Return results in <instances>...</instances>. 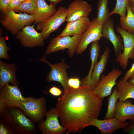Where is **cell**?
<instances>
[{
    "label": "cell",
    "mask_w": 134,
    "mask_h": 134,
    "mask_svg": "<svg viewBox=\"0 0 134 134\" xmlns=\"http://www.w3.org/2000/svg\"><path fill=\"white\" fill-rule=\"evenodd\" d=\"M103 99L95 95L87 86L70 87L59 98L55 108L66 134L80 133L98 119Z\"/></svg>",
    "instance_id": "obj_1"
},
{
    "label": "cell",
    "mask_w": 134,
    "mask_h": 134,
    "mask_svg": "<svg viewBox=\"0 0 134 134\" xmlns=\"http://www.w3.org/2000/svg\"><path fill=\"white\" fill-rule=\"evenodd\" d=\"M0 20L1 26L13 35H16L24 28L34 22V16L25 13H17L13 10L4 13Z\"/></svg>",
    "instance_id": "obj_2"
},
{
    "label": "cell",
    "mask_w": 134,
    "mask_h": 134,
    "mask_svg": "<svg viewBox=\"0 0 134 134\" xmlns=\"http://www.w3.org/2000/svg\"><path fill=\"white\" fill-rule=\"evenodd\" d=\"M82 34L72 36H57L52 38L48 45L45 53V55L59 51L68 49L69 57H72L76 52L77 47Z\"/></svg>",
    "instance_id": "obj_3"
},
{
    "label": "cell",
    "mask_w": 134,
    "mask_h": 134,
    "mask_svg": "<svg viewBox=\"0 0 134 134\" xmlns=\"http://www.w3.org/2000/svg\"><path fill=\"white\" fill-rule=\"evenodd\" d=\"M67 8L60 6L56 13L45 21L37 24L36 29L41 32L44 40L47 39L50 34L57 30L65 21Z\"/></svg>",
    "instance_id": "obj_4"
},
{
    "label": "cell",
    "mask_w": 134,
    "mask_h": 134,
    "mask_svg": "<svg viewBox=\"0 0 134 134\" xmlns=\"http://www.w3.org/2000/svg\"><path fill=\"white\" fill-rule=\"evenodd\" d=\"M36 60L43 62L48 64L50 67L51 70L47 74L46 79L47 81H56L59 82L63 87L64 91L69 88L68 81L69 79L67 69L70 66L66 63L65 60L62 59L60 62L54 64H50L46 60L45 55Z\"/></svg>",
    "instance_id": "obj_5"
},
{
    "label": "cell",
    "mask_w": 134,
    "mask_h": 134,
    "mask_svg": "<svg viewBox=\"0 0 134 134\" xmlns=\"http://www.w3.org/2000/svg\"><path fill=\"white\" fill-rule=\"evenodd\" d=\"M103 24L100 23L96 18L91 21L86 31L82 34L77 45L76 52V54L83 53L91 43L98 41L103 37L102 29Z\"/></svg>",
    "instance_id": "obj_6"
},
{
    "label": "cell",
    "mask_w": 134,
    "mask_h": 134,
    "mask_svg": "<svg viewBox=\"0 0 134 134\" xmlns=\"http://www.w3.org/2000/svg\"><path fill=\"white\" fill-rule=\"evenodd\" d=\"M34 27V25L26 26L16 35V39L23 47L33 48L44 45L41 32H37Z\"/></svg>",
    "instance_id": "obj_7"
},
{
    "label": "cell",
    "mask_w": 134,
    "mask_h": 134,
    "mask_svg": "<svg viewBox=\"0 0 134 134\" xmlns=\"http://www.w3.org/2000/svg\"><path fill=\"white\" fill-rule=\"evenodd\" d=\"M122 73L121 70L114 68L106 75H102L92 90L93 93L103 100L110 95L113 88L116 84L117 79Z\"/></svg>",
    "instance_id": "obj_8"
},
{
    "label": "cell",
    "mask_w": 134,
    "mask_h": 134,
    "mask_svg": "<svg viewBox=\"0 0 134 134\" xmlns=\"http://www.w3.org/2000/svg\"><path fill=\"white\" fill-rule=\"evenodd\" d=\"M116 30L122 38L124 48L123 52L116 56V61L125 69L129 60L134 59V35L123 30L118 25L116 26Z\"/></svg>",
    "instance_id": "obj_9"
},
{
    "label": "cell",
    "mask_w": 134,
    "mask_h": 134,
    "mask_svg": "<svg viewBox=\"0 0 134 134\" xmlns=\"http://www.w3.org/2000/svg\"><path fill=\"white\" fill-rule=\"evenodd\" d=\"M0 89V103L5 107H17L25 100L17 86H11L7 83Z\"/></svg>",
    "instance_id": "obj_10"
},
{
    "label": "cell",
    "mask_w": 134,
    "mask_h": 134,
    "mask_svg": "<svg viewBox=\"0 0 134 134\" xmlns=\"http://www.w3.org/2000/svg\"><path fill=\"white\" fill-rule=\"evenodd\" d=\"M17 107L22 109L35 120L41 119L45 112V101L43 98L36 99L30 98H25L23 101Z\"/></svg>",
    "instance_id": "obj_11"
},
{
    "label": "cell",
    "mask_w": 134,
    "mask_h": 134,
    "mask_svg": "<svg viewBox=\"0 0 134 134\" xmlns=\"http://www.w3.org/2000/svg\"><path fill=\"white\" fill-rule=\"evenodd\" d=\"M46 118L39 125V128L43 133L47 134H62L67 130L59 124L57 112L55 108L50 109L46 113Z\"/></svg>",
    "instance_id": "obj_12"
},
{
    "label": "cell",
    "mask_w": 134,
    "mask_h": 134,
    "mask_svg": "<svg viewBox=\"0 0 134 134\" xmlns=\"http://www.w3.org/2000/svg\"><path fill=\"white\" fill-rule=\"evenodd\" d=\"M91 5L83 0H74L67 8L66 21H75L82 17H88L92 11Z\"/></svg>",
    "instance_id": "obj_13"
},
{
    "label": "cell",
    "mask_w": 134,
    "mask_h": 134,
    "mask_svg": "<svg viewBox=\"0 0 134 134\" xmlns=\"http://www.w3.org/2000/svg\"><path fill=\"white\" fill-rule=\"evenodd\" d=\"M102 33L103 37L112 44L116 56L122 53L124 48L122 38L116 34L113 20L109 17L103 24Z\"/></svg>",
    "instance_id": "obj_14"
},
{
    "label": "cell",
    "mask_w": 134,
    "mask_h": 134,
    "mask_svg": "<svg viewBox=\"0 0 134 134\" xmlns=\"http://www.w3.org/2000/svg\"><path fill=\"white\" fill-rule=\"evenodd\" d=\"M130 124V122H122L114 117L103 120L94 119L90 122V126L96 127L102 134H111L117 130L125 128Z\"/></svg>",
    "instance_id": "obj_15"
},
{
    "label": "cell",
    "mask_w": 134,
    "mask_h": 134,
    "mask_svg": "<svg viewBox=\"0 0 134 134\" xmlns=\"http://www.w3.org/2000/svg\"><path fill=\"white\" fill-rule=\"evenodd\" d=\"M110 52L109 48L106 47L99 61L94 65L89 80L83 86H87L93 90L100 80V75L105 69Z\"/></svg>",
    "instance_id": "obj_16"
},
{
    "label": "cell",
    "mask_w": 134,
    "mask_h": 134,
    "mask_svg": "<svg viewBox=\"0 0 134 134\" xmlns=\"http://www.w3.org/2000/svg\"><path fill=\"white\" fill-rule=\"evenodd\" d=\"M91 21L89 17H87L67 22L65 28L57 36H72L82 34L88 28Z\"/></svg>",
    "instance_id": "obj_17"
},
{
    "label": "cell",
    "mask_w": 134,
    "mask_h": 134,
    "mask_svg": "<svg viewBox=\"0 0 134 134\" xmlns=\"http://www.w3.org/2000/svg\"><path fill=\"white\" fill-rule=\"evenodd\" d=\"M56 4L52 3L48 5L44 0H38L37 7L34 15L35 24L44 22L56 12Z\"/></svg>",
    "instance_id": "obj_18"
},
{
    "label": "cell",
    "mask_w": 134,
    "mask_h": 134,
    "mask_svg": "<svg viewBox=\"0 0 134 134\" xmlns=\"http://www.w3.org/2000/svg\"><path fill=\"white\" fill-rule=\"evenodd\" d=\"M18 67L15 64L5 63L0 60V88L11 82L14 85L18 84L15 74Z\"/></svg>",
    "instance_id": "obj_19"
},
{
    "label": "cell",
    "mask_w": 134,
    "mask_h": 134,
    "mask_svg": "<svg viewBox=\"0 0 134 134\" xmlns=\"http://www.w3.org/2000/svg\"><path fill=\"white\" fill-rule=\"evenodd\" d=\"M114 118L122 122L134 119V104L127 99L117 101L115 105Z\"/></svg>",
    "instance_id": "obj_20"
},
{
    "label": "cell",
    "mask_w": 134,
    "mask_h": 134,
    "mask_svg": "<svg viewBox=\"0 0 134 134\" xmlns=\"http://www.w3.org/2000/svg\"><path fill=\"white\" fill-rule=\"evenodd\" d=\"M116 85L119 100L124 101L129 99H134V85L122 79L118 81Z\"/></svg>",
    "instance_id": "obj_21"
},
{
    "label": "cell",
    "mask_w": 134,
    "mask_h": 134,
    "mask_svg": "<svg viewBox=\"0 0 134 134\" xmlns=\"http://www.w3.org/2000/svg\"><path fill=\"white\" fill-rule=\"evenodd\" d=\"M127 14L124 17H120V27L128 32L134 35V13L129 2L126 8Z\"/></svg>",
    "instance_id": "obj_22"
},
{
    "label": "cell",
    "mask_w": 134,
    "mask_h": 134,
    "mask_svg": "<svg viewBox=\"0 0 134 134\" xmlns=\"http://www.w3.org/2000/svg\"><path fill=\"white\" fill-rule=\"evenodd\" d=\"M100 49V46L98 41H95L92 43L90 49L91 67L87 75L81 80V82L82 86H84L89 80L94 66L97 62L98 58L99 56Z\"/></svg>",
    "instance_id": "obj_23"
},
{
    "label": "cell",
    "mask_w": 134,
    "mask_h": 134,
    "mask_svg": "<svg viewBox=\"0 0 134 134\" xmlns=\"http://www.w3.org/2000/svg\"><path fill=\"white\" fill-rule=\"evenodd\" d=\"M108 1V0H99L98 3L96 18L100 23L103 24L110 17Z\"/></svg>",
    "instance_id": "obj_24"
},
{
    "label": "cell",
    "mask_w": 134,
    "mask_h": 134,
    "mask_svg": "<svg viewBox=\"0 0 134 134\" xmlns=\"http://www.w3.org/2000/svg\"><path fill=\"white\" fill-rule=\"evenodd\" d=\"M37 1L38 0H26L13 10L15 12H24L33 16L37 8Z\"/></svg>",
    "instance_id": "obj_25"
},
{
    "label": "cell",
    "mask_w": 134,
    "mask_h": 134,
    "mask_svg": "<svg viewBox=\"0 0 134 134\" xmlns=\"http://www.w3.org/2000/svg\"><path fill=\"white\" fill-rule=\"evenodd\" d=\"M108 98V107L104 119L112 118L114 117L115 105L119 95L116 87L114 88L112 94Z\"/></svg>",
    "instance_id": "obj_26"
},
{
    "label": "cell",
    "mask_w": 134,
    "mask_h": 134,
    "mask_svg": "<svg viewBox=\"0 0 134 134\" xmlns=\"http://www.w3.org/2000/svg\"><path fill=\"white\" fill-rule=\"evenodd\" d=\"M12 113L16 121L22 127L29 131L33 130L34 126L32 123L21 112L16 109H13Z\"/></svg>",
    "instance_id": "obj_27"
},
{
    "label": "cell",
    "mask_w": 134,
    "mask_h": 134,
    "mask_svg": "<svg viewBox=\"0 0 134 134\" xmlns=\"http://www.w3.org/2000/svg\"><path fill=\"white\" fill-rule=\"evenodd\" d=\"M116 4L113 9L109 13L110 16L114 14H117L120 17L125 16L126 14L127 6L128 0H116Z\"/></svg>",
    "instance_id": "obj_28"
},
{
    "label": "cell",
    "mask_w": 134,
    "mask_h": 134,
    "mask_svg": "<svg viewBox=\"0 0 134 134\" xmlns=\"http://www.w3.org/2000/svg\"><path fill=\"white\" fill-rule=\"evenodd\" d=\"M6 37L4 36L0 37V58L9 60L10 57L7 52L10 50L6 43Z\"/></svg>",
    "instance_id": "obj_29"
},
{
    "label": "cell",
    "mask_w": 134,
    "mask_h": 134,
    "mask_svg": "<svg viewBox=\"0 0 134 134\" xmlns=\"http://www.w3.org/2000/svg\"><path fill=\"white\" fill-rule=\"evenodd\" d=\"M80 82L79 79L77 77L69 78L68 84L69 87L74 89H77L80 86Z\"/></svg>",
    "instance_id": "obj_30"
},
{
    "label": "cell",
    "mask_w": 134,
    "mask_h": 134,
    "mask_svg": "<svg viewBox=\"0 0 134 134\" xmlns=\"http://www.w3.org/2000/svg\"><path fill=\"white\" fill-rule=\"evenodd\" d=\"M134 77V62L131 68L127 72L123 77L122 80L128 81L130 79Z\"/></svg>",
    "instance_id": "obj_31"
},
{
    "label": "cell",
    "mask_w": 134,
    "mask_h": 134,
    "mask_svg": "<svg viewBox=\"0 0 134 134\" xmlns=\"http://www.w3.org/2000/svg\"><path fill=\"white\" fill-rule=\"evenodd\" d=\"M11 0H0V9L4 13L7 12V8Z\"/></svg>",
    "instance_id": "obj_32"
},
{
    "label": "cell",
    "mask_w": 134,
    "mask_h": 134,
    "mask_svg": "<svg viewBox=\"0 0 134 134\" xmlns=\"http://www.w3.org/2000/svg\"><path fill=\"white\" fill-rule=\"evenodd\" d=\"M21 3L20 0H11L7 8V12L13 10Z\"/></svg>",
    "instance_id": "obj_33"
},
{
    "label": "cell",
    "mask_w": 134,
    "mask_h": 134,
    "mask_svg": "<svg viewBox=\"0 0 134 134\" xmlns=\"http://www.w3.org/2000/svg\"><path fill=\"white\" fill-rule=\"evenodd\" d=\"M49 92L52 95L56 96H60L62 93V91L60 89L55 86L51 88Z\"/></svg>",
    "instance_id": "obj_34"
},
{
    "label": "cell",
    "mask_w": 134,
    "mask_h": 134,
    "mask_svg": "<svg viewBox=\"0 0 134 134\" xmlns=\"http://www.w3.org/2000/svg\"><path fill=\"white\" fill-rule=\"evenodd\" d=\"M123 131L130 134H134V119L132 120L129 125L124 129Z\"/></svg>",
    "instance_id": "obj_35"
},
{
    "label": "cell",
    "mask_w": 134,
    "mask_h": 134,
    "mask_svg": "<svg viewBox=\"0 0 134 134\" xmlns=\"http://www.w3.org/2000/svg\"><path fill=\"white\" fill-rule=\"evenodd\" d=\"M9 133L7 129L2 124L0 126V134H7Z\"/></svg>",
    "instance_id": "obj_36"
},
{
    "label": "cell",
    "mask_w": 134,
    "mask_h": 134,
    "mask_svg": "<svg viewBox=\"0 0 134 134\" xmlns=\"http://www.w3.org/2000/svg\"><path fill=\"white\" fill-rule=\"evenodd\" d=\"M49 1L51 2L52 3H53L56 4H57L59 3L64 0H48Z\"/></svg>",
    "instance_id": "obj_37"
},
{
    "label": "cell",
    "mask_w": 134,
    "mask_h": 134,
    "mask_svg": "<svg viewBox=\"0 0 134 134\" xmlns=\"http://www.w3.org/2000/svg\"><path fill=\"white\" fill-rule=\"evenodd\" d=\"M128 80L129 82L134 85V77Z\"/></svg>",
    "instance_id": "obj_38"
},
{
    "label": "cell",
    "mask_w": 134,
    "mask_h": 134,
    "mask_svg": "<svg viewBox=\"0 0 134 134\" xmlns=\"http://www.w3.org/2000/svg\"><path fill=\"white\" fill-rule=\"evenodd\" d=\"M131 8L134 13V4L132 3L129 2Z\"/></svg>",
    "instance_id": "obj_39"
},
{
    "label": "cell",
    "mask_w": 134,
    "mask_h": 134,
    "mask_svg": "<svg viewBox=\"0 0 134 134\" xmlns=\"http://www.w3.org/2000/svg\"><path fill=\"white\" fill-rule=\"evenodd\" d=\"M129 2L132 3L134 4V0H128Z\"/></svg>",
    "instance_id": "obj_40"
},
{
    "label": "cell",
    "mask_w": 134,
    "mask_h": 134,
    "mask_svg": "<svg viewBox=\"0 0 134 134\" xmlns=\"http://www.w3.org/2000/svg\"><path fill=\"white\" fill-rule=\"evenodd\" d=\"M21 3L24 2L26 0H20Z\"/></svg>",
    "instance_id": "obj_41"
}]
</instances>
